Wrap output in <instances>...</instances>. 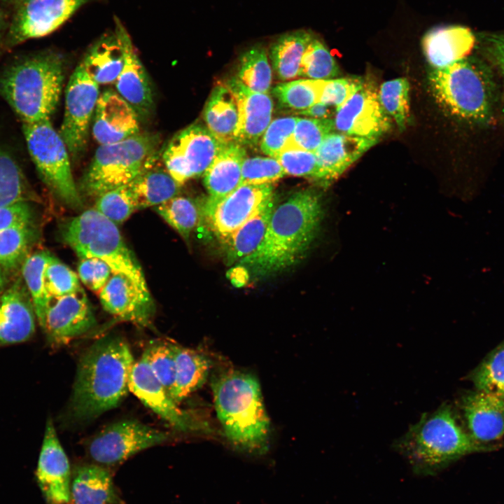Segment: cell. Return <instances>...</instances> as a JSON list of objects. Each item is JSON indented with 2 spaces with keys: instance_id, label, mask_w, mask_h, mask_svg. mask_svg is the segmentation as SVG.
<instances>
[{
  "instance_id": "7c38bea8",
  "label": "cell",
  "mask_w": 504,
  "mask_h": 504,
  "mask_svg": "<svg viewBox=\"0 0 504 504\" xmlns=\"http://www.w3.org/2000/svg\"><path fill=\"white\" fill-rule=\"evenodd\" d=\"M99 95V84L79 64L66 88L64 118L59 132L74 160L78 159L86 148L90 124Z\"/></svg>"
},
{
  "instance_id": "5bb4252c",
  "label": "cell",
  "mask_w": 504,
  "mask_h": 504,
  "mask_svg": "<svg viewBox=\"0 0 504 504\" xmlns=\"http://www.w3.org/2000/svg\"><path fill=\"white\" fill-rule=\"evenodd\" d=\"M333 121L337 132L378 139L391 127L390 116L370 80H364L361 88L337 110Z\"/></svg>"
},
{
  "instance_id": "ee69618b",
  "label": "cell",
  "mask_w": 504,
  "mask_h": 504,
  "mask_svg": "<svg viewBox=\"0 0 504 504\" xmlns=\"http://www.w3.org/2000/svg\"><path fill=\"white\" fill-rule=\"evenodd\" d=\"M477 390L500 393L504 390V342L493 349L471 374Z\"/></svg>"
},
{
  "instance_id": "30bf717a",
  "label": "cell",
  "mask_w": 504,
  "mask_h": 504,
  "mask_svg": "<svg viewBox=\"0 0 504 504\" xmlns=\"http://www.w3.org/2000/svg\"><path fill=\"white\" fill-rule=\"evenodd\" d=\"M223 144L201 123H193L170 139L160 156L167 171L181 186L203 176Z\"/></svg>"
},
{
  "instance_id": "cb8c5ba5",
  "label": "cell",
  "mask_w": 504,
  "mask_h": 504,
  "mask_svg": "<svg viewBox=\"0 0 504 504\" xmlns=\"http://www.w3.org/2000/svg\"><path fill=\"white\" fill-rule=\"evenodd\" d=\"M36 319L31 299L19 278L0 294V346L29 339L35 332Z\"/></svg>"
},
{
  "instance_id": "83f0119b",
  "label": "cell",
  "mask_w": 504,
  "mask_h": 504,
  "mask_svg": "<svg viewBox=\"0 0 504 504\" xmlns=\"http://www.w3.org/2000/svg\"><path fill=\"white\" fill-rule=\"evenodd\" d=\"M158 151L128 183L137 210L155 207L178 195L180 192L181 186L167 171Z\"/></svg>"
},
{
  "instance_id": "7bdbcfd3",
  "label": "cell",
  "mask_w": 504,
  "mask_h": 504,
  "mask_svg": "<svg viewBox=\"0 0 504 504\" xmlns=\"http://www.w3.org/2000/svg\"><path fill=\"white\" fill-rule=\"evenodd\" d=\"M176 349L175 344L157 342L149 345L142 354L169 396L175 377Z\"/></svg>"
},
{
  "instance_id": "60d3db41",
  "label": "cell",
  "mask_w": 504,
  "mask_h": 504,
  "mask_svg": "<svg viewBox=\"0 0 504 504\" xmlns=\"http://www.w3.org/2000/svg\"><path fill=\"white\" fill-rule=\"evenodd\" d=\"M340 67L324 43L314 36L301 62L298 76L313 80H330L338 76Z\"/></svg>"
},
{
  "instance_id": "74e56055",
  "label": "cell",
  "mask_w": 504,
  "mask_h": 504,
  "mask_svg": "<svg viewBox=\"0 0 504 504\" xmlns=\"http://www.w3.org/2000/svg\"><path fill=\"white\" fill-rule=\"evenodd\" d=\"M38 237L34 224L0 231V265L5 270L22 265Z\"/></svg>"
},
{
  "instance_id": "2e32d148",
  "label": "cell",
  "mask_w": 504,
  "mask_h": 504,
  "mask_svg": "<svg viewBox=\"0 0 504 504\" xmlns=\"http://www.w3.org/2000/svg\"><path fill=\"white\" fill-rule=\"evenodd\" d=\"M87 0H23L10 27L13 43L45 36L64 23Z\"/></svg>"
},
{
  "instance_id": "277c9868",
  "label": "cell",
  "mask_w": 504,
  "mask_h": 504,
  "mask_svg": "<svg viewBox=\"0 0 504 504\" xmlns=\"http://www.w3.org/2000/svg\"><path fill=\"white\" fill-rule=\"evenodd\" d=\"M211 388L227 440L239 450L263 454L268 449L270 420L258 379L246 372L229 371L215 377Z\"/></svg>"
},
{
  "instance_id": "11a10c76",
  "label": "cell",
  "mask_w": 504,
  "mask_h": 504,
  "mask_svg": "<svg viewBox=\"0 0 504 504\" xmlns=\"http://www.w3.org/2000/svg\"><path fill=\"white\" fill-rule=\"evenodd\" d=\"M487 48L504 78V33L493 34L486 38Z\"/></svg>"
},
{
  "instance_id": "3957f363",
  "label": "cell",
  "mask_w": 504,
  "mask_h": 504,
  "mask_svg": "<svg viewBox=\"0 0 504 504\" xmlns=\"http://www.w3.org/2000/svg\"><path fill=\"white\" fill-rule=\"evenodd\" d=\"M393 448L415 475L433 476L466 455L494 451L498 446L475 441L459 424L451 405L444 403L423 414L394 441Z\"/></svg>"
},
{
  "instance_id": "91938a15",
  "label": "cell",
  "mask_w": 504,
  "mask_h": 504,
  "mask_svg": "<svg viewBox=\"0 0 504 504\" xmlns=\"http://www.w3.org/2000/svg\"><path fill=\"white\" fill-rule=\"evenodd\" d=\"M500 394L504 397V390Z\"/></svg>"
},
{
  "instance_id": "f35d334b",
  "label": "cell",
  "mask_w": 504,
  "mask_h": 504,
  "mask_svg": "<svg viewBox=\"0 0 504 504\" xmlns=\"http://www.w3.org/2000/svg\"><path fill=\"white\" fill-rule=\"evenodd\" d=\"M154 209L187 241L201 216L200 209L195 202L178 195Z\"/></svg>"
},
{
  "instance_id": "484cf974",
  "label": "cell",
  "mask_w": 504,
  "mask_h": 504,
  "mask_svg": "<svg viewBox=\"0 0 504 504\" xmlns=\"http://www.w3.org/2000/svg\"><path fill=\"white\" fill-rule=\"evenodd\" d=\"M246 158L244 146L234 141L222 144L203 174V183L209 197L201 211L209 210L241 186V167Z\"/></svg>"
},
{
  "instance_id": "8992f818",
  "label": "cell",
  "mask_w": 504,
  "mask_h": 504,
  "mask_svg": "<svg viewBox=\"0 0 504 504\" xmlns=\"http://www.w3.org/2000/svg\"><path fill=\"white\" fill-rule=\"evenodd\" d=\"M62 240L80 258H97L144 291L149 292L137 259L125 244L118 225L90 209L68 220L61 227Z\"/></svg>"
},
{
  "instance_id": "ffe728a7",
  "label": "cell",
  "mask_w": 504,
  "mask_h": 504,
  "mask_svg": "<svg viewBox=\"0 0 504 504\" xmlns=\"http://www.w3.org/2000/svg\"><path fill=\"white\" fill-rule=\"evenodd\" d=\"M225 85L235 97L238 122L234 140L241 146L257 145L272 121L273 99L269 93L251 90L236 77Z\"/></svg>"
},
{
  "instance_id": "7402d4cb",
  "label": "cell",
  "mask_w": 504,
  "mask_h": 504,
  "mask_svg": "<svg viewBox=\"0 0 504 504\" xmlns=\"http://www.w3.org/2000/svg\"><path fill=\"white\" fill-rule=\"evenodd\" d=\"M140 119L116 92H103L95 108L92 135L99 145L120 141L140 132Z\"/></svg>"
},
{
  "instance_id": "1f68e13d",
  "label": "cell",
  "mask_w": 504,
  "mask_h": 504,
  "mask_svg": "<svg viewBox=\"0 0 504 504\" xmlns=\"http://www.w3.org/2000/svg\"><path fill=\"white\" fill-rule=\"evenodd\" d=\"M314 34L298 29L285 33L271 44L269 55L272 69L281 80H290L298 76L303 55Z\"/></svg>"
},
{
  "instance_id": "c3c4849f",
  "label": "cell",
  "mask_w": 504,
  "mask_h": 504,
  "mask_svg": "<svg viewBox=\"0 0 504 504\" xmlns=\"http://www.w3.org/2000/svg\"><path fill=\"white\" fill-rule=\"evenodd\" d=\"M285 175L286 172L276 158H246L241 167V185L272 183Z\"/></svg>"
},
{
  "instance_id": "9c48e42d",
  "label": "cell",
  "mask_w": 504,
  "mask_h": 504,
  "mask_svg": "<svg viewBox=\"0 0 504 504\" xmlns=\"http://www.w3.org/2000/svg\"><path fill=\"white\" fill-rule=\"evenodd\" d=\"M22 130L29 153L45 184L63 203L81 209L83 200L74 179L68 148L50 120L23 123Z\"/></svg>"
},
{
  "instance_id": "9f6ffc18",
  "label": "cell",
  "mask_w": 504,
  "mask_h": 504,
  "mask_svg": "<svg viewBox=\"0 0 504 504\" xmlns=\"http://www.w3.org/2000/svg\"><path fill=\"white\" fill-rule=\"evenodd\" d=\"M336 111L337 109L335 107L318 102L307 109L293 112V113L312 118L329 119L334 118Z\"/></svg>"
},
{
  "instance_id": "8d00e7d4",
  "label": "cell",
  "mask_w": 504,
  "mask_h": 504,
  "mask_svg": "<svg viewBox=\"0 0 504 504\" xmlns=\"http://www.w3.org/2000/svg\"><path fill=\"white\" fill-rule=\"evenodd\" d=\"M324 80L298 79L276 85L272 90L279 106L293 112L319 102Z\"/></svg>"
},
{
  "instance_id": "b9f144b4",
  "label": "cell",
  "mask_w": 504,
  "mask_h": 504,
  "mask_svg": "<svg viewBox=\"0 0 504 504\" xmlns=\"http://www.w3.org/2000/svg\"><path fill=\"white\" fill-rule=\"evenodd\" d=\"M27 181L16 162L0 149V207L20 201H29Z\"/></svg>"
},
{
  "instance_id": "4dcf8cb0",
  "label": "cell",
  "mask_w": 504,
  "mask_h": 504,
  "mask_svg": "<svg viewBox=\"0 0 504 504\" xmlns=\"http://www.w3.org/2000/svg\"><path fill=\"white\" fill-rule=\"evenodd\" d=\"M203 118L206 127L221 144L234 141L238 107L234 96L225 83H218L206 102Z\"/></svg>"
},
{
  "instance_id": "ac0fdd59",
  "label": "cell",
  "mask_w": 504,
  "mask_h": 504,
  "mask_svg": "<svg viewBox=\"0 0 504 504\" xmlns=\"http://www.w3.org/2000/svg\"><path fill=\"white\" fill-rule=\"evenodd\" d=\"M129 390L174 428L184 432L199 428L191 415L178 408L142 356L132 366Z\"/></svg>"
},
{
  "instance_id": "d6986e66",
  "label": "cell",
  "mask_w": 504,
  "mask_h": 504,
  "mask_svg": "<svg viewBox=\"0 0 504 504\" xmlns=\"http://www.w3.org/2000/svg\"><path fill=\"white\" fill-rule=\"evenodd\" d=\"M99 299L104 309L118 318L143 328L152 326L155 309L150 292L127 276L113 273L99 292Z\"/></svg>"
},
{
  "instance_id": "836d02e7",
  "label": "cell",
  "mask_w": 504,
  "mask_h": 504,
  "mask_svg": "<svg viewBox=\"0 0 504 504\" xmlns=\"http://www.w3.org/2000/svg\"><path fill=\"white\" fill-rule=\"evenodd\" d=\"M275 207L274 197L232 234L226 242L230 263L239 262L256 250L265 237Z\"/></svg>"
},
{
  "instance_id": "52a82bcc",
  "label": "cell",
  "mask_w": 504,
  "mask_h": 504,
  "mask_svg": "<svg viewBox=\"0 0 504 504\" xmlns=\"http://www.w3.org/2000/svg\"><path fill=\"white\" fill-rule=\"evenodd\" d=\"M432 92L453 115L470 121L486 120L491 112L493 83L480 62L465 58L428 75Z\"/></svg>"
},
{
  "instance_id": "5b68a950",
  "label": "cell",
  "mask_w": 504,
  "mask_h": 504,
  "mask_svg": "<svg viewBox=\"0 0 504 504\" xmlns=\"http://www.w3.org/2000/svg\"><path fill=\"white\" fill-rule=\"evenodd\" d=\"M64 80L62 57L43 52L18 62L0 78V93L23 123L50 119Z\"/></svg>"
},
{
  "instance_id": "816d5d0a",
  "label": "cell",
  "mask_w": 504,
  "mask_h": 504,
  "mask_svg": "<svg viewBox=\"0 0 504 504\" xmlns=\"http://www.w3.org/2000/svg\"><path fill=\"white\" fill-rule=\"evenodd\" d=\"M364 80L356 76L325 80L319 102L337 110L361 88Z\"/></svg>"
},
{
  "instance_id": "6da1fadb",
  "label": "cell",
  "mask_w": 504,
  "mask_h": 504,
  "mask_svg": "<svg viewBox=\"0 0 504 504\" xmlns=\"http://www.w3.org/2000/svg\"><path fill=\"white\" fill-rule=\"evenodd\" d=\"M323 216L320 193L300 190L276 206L265 237L251 255L239 261L255 277L279 273L304 258Z\"/></svg>"
},
{
  "instance_id": "ba28073f",
  "label": "cell",
  "mask_w": 504,
  "mask_h": 504,
  "mask_svg": "<svg viewBox=\"0 0 504 504\" xmlns=\"http://www.w3.org/2000/svg\"><path fill=\"white\" fill-rule=\"evenodd\" d=\"M158 134L139 132L96 150L80 182L81 192L97 197L131 182L159 150Z\"/></svg>"
},
{
  "instance_id": "7dc6e473",
  "label": "cell",
  "mask_w": 504,
  "mask_h": 504,
  "mask_svg": "<svg viewBox=\"0 0 504 504\" xmlns=\"http://www.w3.org/2000/svg\"><path fill=\"white\" fill-rule=\"evenodd\" d=\"M47 291L51 299L82 290L78 275L57 258L50 254L45 270Z\"/></svg>"
},
{
  "instance_id": "bcb514c9",
  "label": "cell",
  "mask_w": 504,
  "mask_h": 504,
  "mask_svg": "<svg viewBox=\"0 0 504 504\" xmlns=\"http://www.w3.org/2000/svg\"><path fill=\"white\" fill-rule=\"evenodd\" d=\"M334 132L333 118L299 117L292 139L286 147L293 146L314 153L326 136Z\"/></svg>"
},
{
  "instance_id": "4fadbf2b",
  "label": "cell",
  "mask_w": 504,
  "mask_h": 504,
  "mask_svg": "<svg viewBox=\"0 0 504 504\" xmlns=\"http://www.w3.org/2000/svg\"><path fill=\"white\" fill-rule=\"evenodd\" d=\"M274 197L272 183L241 185L206 211H201L219 239L232 234Z\"/></svg>"
},
{
  "instance_id": "d590c367",
  "label": "cell",
  "mask_w": 504,
  "mask_h": 504,
  "mask_svg": "<svg viewBox=\"0 0 504 504\" xmlns=\"http://www.w3.org/2000/svg\"><path fill=\"white\" fill-rule=\"evenodd\" d=\"M50 255L46 251L29 253L21 265L22 280L31 299L38 322L43 318L51 300L45 279Z\"/></svg>"
},
{
  "instance_id": "f1b7e54d",
  "label": "cell",
  "mask_w": 504,
  "mask_h": 504,
  "mask_svg": "<svg viewBox=\"0 0 504 504\" xmlns=\"http://www.w3.org/2000/svg\"><path fill=\"white\" fill-rule=\"evenodd\" d=\"M122 23L115 20L114 31L99 39L80 63L99 85L115 83L124 64Z\"/></svg>"
},
{
  "instance_id": "9a60e30c",
  "label": "cell",
  "mask_w": 504,
  "mask_h": 504,
  "mask_svg": "<svg viewBox=\"0 0 504 504\" xmlns=\"http://www.w3.org/2000/svg\"><path fill=\"white\" fill-rule=\"evenodd\" d=\"M38 323L48 342L61 346L88 332L96 325V318L82 289L51 299Z\"/></svg>"
},
{
  "instance_id": "f907efd6",
  "label": "cell",
  "mask_w": 504,
  "mask_h": 504,
  "mask_svg": "<svg viewBox=\"0 0 504 504\" xmlns=\"http://www.w3.org/2000/svg\"><path fill=\"white\" fill-rule=\"evenodd\" d=\"M276 159L286 174L319 181V168L314 153L288 146Z\"/></svg>"
},
{
  "instance_id": "f6af8a7d",
  "label": "cell",
  "mask_w": 504,
  "mask_h": 504,
  "mask_svg": "<svg viewBox=\"0 0 504 504\" xmlns=\"http://www.w3.org/2000/svg\"><path fill=\"white\" fill-rule=\"evenodd\" d=\"M94 209L117 225L137 210L128 183L99 195Z\"/></svg>"
},
{
  "instance_id": "e0dca14e",
  "label": "cell",
  "mask_w": 504,
  "mask_h": 504,
  "mask_svg": "<svg viewBox=\"0 0 504 504\" xmlns=\"http://www.w3.org/2000/svg\"><path fill=\"white\" fill-rule=\"evenodd\" d=\"M36 477L48 504L71 503L70 464L51 419H48L46 424Z\"/></svg>"
},
{
  "instance_id": "db71d44e",
  "label": "cell",
  "mask_w": 504,
  "mask_h": 504,
  "mask_svg": "<svg viewBox=\"0 0 504 504\" xmlns=\"http://www.w3.org/2000/svg\"><path fill=\"white\" fill-rule=\"evenodd\" d=\"M34 209L29 201H20L0 207V231L34 223Z\"/></svg>"
},
{
  "instance_id": "f5cc1de1",
  "label": "cell",
  "mask_w": 504,
  "mask_h": 504,
  "mask_svg": "<svg viewBox=\"0 0 504 504\" xmlns=\"http://www.w3.org/2000/svg\"><path fill=\"white\" fill-rule=\"evenodd\" d=\"M78 278L89 289L100 292L113 274L108 264L97 258H80Z\"/></svg>"
},
{
  "instance_id": "ab89813d",
  "label": "cell",
  "mask_w": 504,
  "mask_h": 504,
  "mask_svg": "<svg viewBox=\"0 0 504 504\" xmlns=\"http://www.w3.org/2000/svg\"><path fill=\"white\" fill-rule=\"evenodd\" d=\"M379 102L400 131H403L410 118V83L406 78L385 81L378 91Z\"/></svg>"
},
{
  "instance_id": "d4e9b609",
  "label": "cell",
  "mask_w": 504,
  "mask_h": 504,
  "mask_svg": "<svg viewBox=\"0 0 504 504\" xmlns=\"http://www.w3.org/2000/svg\"><path fill=\"white\" fill-rule=\"evenodd\" d=\"M379 139L330 133L314 152L319 168V182L324 185L339 178Z\"/></svg>"
},
{
  "instance_id": "6f0895ef",
  "label": "cell",
  "mask_w": 504,
  "mask_h": 504,
  "mask_svg": "<svg viewBox=\"0 0 504 504\" xmlns=\"http://www.w3.org/2000/svg\"><path fill=\"white\" fill-rule=\"evenodd\" d=\"M4 270L5 269L0 265V294L4 290L6 284Z\"/></svg>"
},
{
  "instance_id": "d6a6232c",
  "label": "cell",
  "mask_w": 504,
  "mask_h": 504,
  "mask_svg": "<svg viewBox=\"0 0 504 504\" xmlns=\"http://www.w3.org/2000/svg\"><path fill=\"white\" fill-rule=\"evenodd\" d=\"M210 361L202 354L176 346L174 382L171 398L178 405L205 383Z\"/></svg>"
},
{
  "instance_id": "f546056e",
  "label": "cell",
  "mask_w": 504,
  "mask_h": 504,
  "mask_svg": "<svg viewBox=\"0 0 504 504\" xmlns=\"http://www.w3.org/2000/svg\"><path fill=\"white\" fill-rule=\"evenodd\" d=\"M71 498L73 504H123L108 469L94 463L75 468Z\"/></svg>"
},
{
  "instance_id": "7a4b0ae2",
  "label": "cell",
  "mask_w": 504,
  "mask_h": 504,
  "mask_svg": "<svg viewBox=\"0 0 504 504\" xmlns=\"http://www.w3.org/2000/svg\"><path fill=\"white\" fill-rule=\"evenodd\" d=\"M134 362L121 337L106 336L92 344L78 365L70 404L73 416L89 420L117 407L130 391Z\"/></svg>"
},
{
  "instance_id": "680465c9",
  "label": "cell",
  "mask_w": 504,
  "mask_h": 504,
  "mask_svg": "<svg viewBox=\"0 0 504 504\" xmlns=\"http://www.w3.org/2000/svg\"><path fill=\"white\" fill-rule=\"evenodd\" d=\"M2 23H3V15H2L1 11L0 10V29L1 28Z\"/></svg>"
},
{
  "instance_id": "4316f807",
  "label": "cell",
  "mask_w": 504,
  "mask_h": 504,
  "mask_svg": "<svg viewBox=\"0 0 504 504\" xmlns=\"http://www.w3.org/2000/svg\"><path fill=\"white\" fill-rule=\"evenodd\" d=\"M475 43L472 31L461 25H447L428 30L422 38L427 62L438 69L466 58Z\"/></svg>"
},
{
  "instance_id": "44dd1931",
  "label": "cell",
  "mask_w": 504,
  "mask_h": 504,
  "mask_svg": "<svg viewBox=\"0 0 504 504\" xmlns=\"http://www.w3.org/2000/svg\"><path fill=\"white\" fill-rule=\"evenodd\" d=\"M460 407L468 433L477 442L491 444L504 436V397L477 390L462 396Z\"/></svg>"
},
{
  "instance_id": "681fc988",
  "label": "cell",
  "mask_w": 504,
  "mask_h": 504,
  "mask_svg": "<svg viewBox=\"0 0 504 504\" xmlns=\"http://www.w3.org/2000/svg\"><path fill=\"white\" fill-rule=\"evenodd\" d=\"M298 116H285L271 121L260 141L261 150L276 158L292 139Z\"/></svg>"
},
{
  "instance_id": "8fae6325",
  "label": "cell",
  "mask_w": 504,
  "mask_h": 504,
  "mask_svg": "<svg viewBox=\"0 0 504 504\" xmlns=\"http://www.w3.org/2000/svg\"><path fill=\"white\" fill-rule=\"evenodd\" d=\"M168 438L167 433L139 421H121L99 432L88 443L87 451L93 463L108 468Z\"/></svg>"
},
{
  "instance_id": "e575fe53",
  "label": "cell",
  "mask_w": 504,
  "mask_h": 504,
  "mask_svg": "<svg viewBox=\"0 0 504 504\" xmlns=\"http://www.w3.org/2000/svg\"><path fill=\"white\" fill-rule=\"evenodd\" d=\"M236 78L252 91L269 93L272 71L262 45H254L241 55Z\"/></svg>"
},
{
  "instance_id": "603a6c76",
  "label": "cell",
  "mask_w": 504,
  "mask_h": 504,
  "mask_svg": "<svg viewBox=\"0 0 504 504\" xmlns=\"http://www.w3.org/2000/svg\"><path fill=\"white\" fill-rule=\"evenodd\" d=\"M121 38L124 64L115 82L116 92L133 108L140 120H145L150 115L154 107L151 83L123 25Z\"/></svg>"
}]
</instances>
